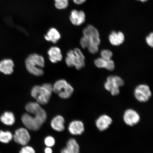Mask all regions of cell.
I'll list each match as a JSON object with an SVG mask.
<instances>
[{
  "label": "cell",
  "mask_w": 153,
  "mask_h": 153,
  "mask_svg": "<svg viewBox=\"0 0 153 153\" xmlns=\"http://www.w3.org/2000/svg\"><path fill=\"white\" fill-rule=\"evenodd\" d=\"M26 111L33 116L28 114H24L22 118V123L28 129L38 131L47 120L46 112L37 102L30 103L27 107Z\"/></svg>",
  "instance_id": "6da1fadb"
},
{
  "label": "cell",
  "mask_w": 153,
  "mask_h": 153,
  "mask_svg": "<svg viewBox=\"0 0 153 153\" xmlns=\"http://www.w3.org/2000/svg\"><path fill=\"white\" fill-rule=\"evenodd\" d=\"M53 92V85L45 83L42 85L33 86L31 89V95L39 104L45 105L48 103Z\"/></svg>",
  "instance_id": "7a4b0ae2"
},
{
  "label": "cell",
  "mask_w": 153,
  "mask_h": 153,
  "mask_svg": "<svg viewBox=\"0 0 153 153\" xmlns=\"http://www.w3.org/2000/svg\"><path fill=\"white\" fill-rule=\"evenodd\" d=\"M85 57L81 50L76 48L68 51L65 61L68 67H74L76 70H80L85 66Z\"/></svg>",
  "instance_id": "3957f363"
},
{
  "label": "cell",
  "mask_w": 153,
  "mask_h": 153,
  "mask_svg": "<svg viewBox=\"0 0 153 153\" xmlns=\"http://www.w3.org/2000/svg\"><path fill=\"white\" fill-rule=\"evenodd\" d=\"M74 91L73 87L64 79L57 80L53 85V92L62 99L69 98Z\"/></svg>",
  "instance_id": "277c9868"
},
{
  "label": "cell",
  "mask_w": 153,
  "mask_h": 153,
  "mask_svg": "<svg viewBox=\"0 0 153 153\" xmlns=\"http://www.w3.org/2000/svg\"><path fill=\"white\" fill-rule=\"evenodd\" d=\"M134 95L135 98L139 102H145L150 99L152 97V93L148 85L142 84L135 88Z\"/></svg>",
  "instance_id": "5b68a950"
},
{
  "label": "cell",
  "mask_w": 153,
  "mask_h": 153,
  "mask_svg": "<svg viewBox=\"0 0 153 153\" xmlns=\"http://www.w3.org/2000/svg\"><path fill=\"white\" fill-rule=\"evenodd\" d=\"M13 139L15 143L25 146L29 142L30 137L28 130L22 128L15 131Z\"/></svg>",
  "instance_id": "8992f818"
},
{
  "label": "cell",
  "mask_w": 153,
  "mask_h": 153,
  "mask_svg": "<svg viewBox=\"0 0 153 153\" xmlns=\"http://www.w3.org/2000/svg\"><path fill=\"white\" fill-rule=\"evenodd\" d=\"M45 61L44 57L37 53H31L28 55L25 61V65L34 68H43L45 66Z\"/></svg>",
  "instance_id": "52a82bcc"
},
{
  "label": "cell",
  "mask_w": 153,
  "mask_h": 153,
  "mask_svg": "<svg viewBox=\"0 0 153 153\" xmlns=\"http://www.w3.org/2000/svg\"><path fill=\"white\" fill-rule=\"evenodd\" d=\"M123 119L124 122L127 125L133 126L139 123L140 117L136 111L132 109H129L124 112Z\"/></svg>",
  "instance_id": "ba28073f"
},
{
  "label": "cell",
  "mask_w": 153,
  "mask_h": 153,
  "mask_svg": "<svg viewBox=\"0 0 153 153\" xmlns=\"http://www.w3.org/2000/svg\"><path fill=\"white\" fill-rule=\"evenodd\" d=\"M70 19L72 23L75 26H80L85 22V15L83 11L74 10L71 11Z\"/></svg>",
  "instance_id": "9c48e42d"
},
{
  "label": "cell",
  "mask_w": 153,
  "mask_h": 153,
  "mask_svg": "<svg viewBox=\"0 0 153 153\" xmlns=\"http://www.w3.org/2000/svg\"><path fill=\"white\" fill-rule=\"evenodd\" d=\"M112 123V120L109 116L104 114L99 117L96 121L97 128L100 131L108 129Z\"/></svg>",
  "instance_id": "30bf717a"
},
{
  "label": "cell",
  "mask_w": 153,
  "mask_h": 153,
  "mask_svg": "<svg viewBox=\"0 0 153 153\" xmlns=\"http://www.w3.org/2000/svg\"><path fill=\"white\" fill-rule=\"evenodd\" d=\"M14 64L11 59H6L0 62V72L5 75H10L14 71Z\"/></svg>",
  "instance_id": "8fae6325"
},
{
  "label": "cell",
  "mask_w": 153,
  "mask_h": 153,
  "mask_svg": "<svg viewBox=\"0 0 153 153\" xmlns=\"http://www.w3.org/2000/svg\"><path fill=\"white\" fill-rule=\"evenodd\" d=\"M70 133L73 135H80L85 131L84 124L80 120H75L71 122L68 127Z\"/></svg>",
  "instance_id": "7c38bea8"
},
{
  "label": "cell",
  "mask_w": 153,
  "mask_h": 153,
  "mask_svg": "<svg viewBox=\"0 0 153 153\" xmlns=\"http://www.w3.org/2000/svg\"><path fill=\"white\" fill-rule=\"evenodd\" d=\"M49 59L51 62L55 64L60 62L62 59V55L60 48L55 46L51 47L48 51Z\"/></svg>",
  "instance_id": "4fadbf2b"
},
{
  "label": "cell",
  "mask_w": 153,
  "mask_h": 153,
  "mask_svg": "<svg viewBox=\"0 0 153 153\" xmlns=\"http://www.w3.org/2000/svg\"><path fill=\"white\" fill-rule=\"evenodd\" d=\"M79 144L74 139H70L67 143L66 146L62 149L61 153H79Z\"/></svg>",
  "instance_id": "5bb4252c"
},
{
  "label": "cell",
  "mask_w": 153,
  "mask_h": 153,
  "mask_svg": "<svg viewBox=\"0 0 153 153\" xmlns=\"http://www.w3.org/2000/svg\"><path fill=\"white\" fill-rule=\"evenodd\" d=\"M108 39L112 45L119 46L124 43L125 41V36L121 32L114 31L109 36Z\"/></svg>",
  "instance_id": "9a60e30c"
},
{
  "label": "cell",
  "mask_w": 153,
  "mask_h": 153,
  "mask_svg": "<svg viewBox=\"0 0 153 153\" xmlns=\"http://www.w3.org/2000/svg\"><path fill=\"white\" fill-rule=\"evenodd\" d=\"M65 120L62 116L58 115L53 118L51 122V126L55 131H62L65 129Z\"/></svg>",
  "instance_id": "2e32d148"
},
{
  "label": "cell",
  "mask_w": 153,
  "mask_h": 153,
  "mask_svg": "<svg viewBox=\"0 0 153 153\" xmlns=\"http://www.w3.org/2000/svg\"><path fill=\"white\" fill-rule=\"evenodd\" d=\"M44 38L47 41L55 44L57 43L60 39L61 35L60 32L56 28H51L48 30Z\"/></svg>",
  "instance_id": "e0dca14e"
},
{
  "label": "cell",
  "mask_w": 153,
  "mask_h": 153,
  "mask_svg": "<svg viewBox=\"0 0 153 153\" xmlns=\"http://www.w3.org/2000/svg\"><path fill=\"white\" fill-rule=\"evenodd\" d=\"M0 121L5 125L12 126L15 121L14 115L12 112L5 111L0 116Z\"/></svg>",
  "instance_id": "ac0fdd59"
},
{
  "label": "cell",
  "mask_w": 153,
  "mask_h": 153,
  "mask_svg": "<svg viewBox=\"0 0 153 153\" xmlns=\"http://www.w3.org/2000/svg\"><path fill=\"white\" fill-rule=\"evenodd\" d=\"M83 33L84 37L90 39L91 38L100 37V34L97 29L92 25H89L84 28Z\"/></svg>",
  "instance_id": "d6986e66"
},
{
  "label": "cell",
  "mask_w": 153,
  "mask_h": 153,
  "mask_svg": "<svg viewBox=\"0 0 153 153\" xmlns=\"http://www.w3.org/2000/svg\"><path fill=\"white\" fill-rule=\"evenodd\" d=\"M13 138V135L10 131L0 130V142L6 144L10 142Z\"/></svg>",
  "instance_id": "ffe728a7"
},
{
  "label": "cell",
  "mask_w": 153,
  "mask_h": 153,
  "mask_svg": "<svg viewBox=\"0 0 153 153\" xmlns=\"http://www.w3.org/2000/svg\"><path fill=\"white\" fill-rule=\"evenodd\" d=\"M107 80L112 82L114 86L120 87L124 85V82L123 79L119 76H111L107 78Z\"/></svg>",
  "instance_id": "44dd1931"
},
{
  "label": "cell",
  "mask_w": 153,
  "mask_h": 153,
  "mask_svg": "<svg viewBox=\"0 0 153 153\" xmlns=\"http://www.w3.org/2000/svg\"><path fill=\"white\" fill-rule=\"evenodd\" d=\"M55 7L59 10L66 9L68 5L69 0H54Z\"/></svg>",
  "instance_id": "7402d4cb"
},
{
  "label": "cell",
  "mask_w": 153,
  "mask_h": 153,
  "mask_svg": "<svg viewBox=\"0 0 153 153\" xmlns=\"http://www.w3.org/2000/svg\"><path fill=\"white\" fill-rule=\"evenodd\" d=\"M113 55L112 51L108 49L103 50L101 52V57L106 61L111 60Z\"/></svg>",
  "instance_id": "603a6c76"
},
{
  "label": "cell",
  "mask_w": 153,
  "mask_h": 153,
  "mask_svg": "<svg viewBox=\"0 0 153 153\" xmlns=\"http://www.w3.org/2000/svg\"><path fill=\"white\" fill-rule=\"evenodd\" d=\"M106 60L101 58H97L94 61V64L96 66L99 68H105Z\"/></svg>",
  "instance_id": "cb8c5ba5"
},
{
  "label": "cell",
  "mask_w": 153,
  "mask_h": 153,
  "mask_svg": "<svg viewBox=\"0 0 153 153\" xmlns=\"http://www.w3.org/2000/svg\"><path fill=\"white\" fill-rule=\"evenodd\" d=\"M80 44L81 47L83 49L88 48V47L91 45V41L89 38L85 37H82L80 41Z\"/></svg>",
  "instance_id": "d4e9b609"
},
{
  "label": "cell",
  "mask_w": 153,
  "mask_h": 153,
  "mask_svg": "<svg viewBox=\"0 0 153 153\" xmlns=\"http://www.w3.org/2000/svg\"><path fill=\"white\" fill-rule=\"evenodd\" d=\"M55 140L51 136H48L45 140V143L47 147H51L54 146L55 144Z\"/></svg>",
  "instance_id": "484cf974"
},
{
  "label": "cell",
  "mask_w": 153,
  "mask_h": 153,
  "mask_svg": "<svg viewBox=\"0 0 153 153\" xmlns=\"http://www.w3.org/2000/svg\"><path fill=\"white\" fill-rule=\"evenodd\" d=\"M115 68V64L113 61L111 59V60L106 61V66L105 68L109 71H112L114 70Z\"/></svg>",
  "instance_id": "4316f807"
},
{
  "label": "cell",
  "mask_w": 153,
  "mask_h": 153,
  "mask_svg": "<svg viewBox=\"0 0 153 153\" xmlns=\"http://www.w3.org/2000/svg\"><path fill=\"white\" fill-rule=\"evenodd\" d=\"M19 153H36L35 151L32 147L25 146L21 149Z\"/></svg>",
  "instance_id": "83f0119b"
},
{
  "label": "cell",
  "mask_w": 153,
  "mask_h": 153,
  "mask_svg": "<svg viewBox=\"0 0 153 153\" xmlns=\"http://www.w3.org/2000/svg\"><path fill=\"white\" fill-rule=\"evenodd\" d=\"M98 46H99L91 44V45L88 47V49L90 53L92 54H95L99 51Z\"/></svg>",
  "instance_id": "f1b7e54d"
},
{
  "label": "cell",
  "mask_w": 153,
  "mask_h": 153,
  "mask_svg": "<svg viewBox=\"0 0 153 153\" xmlns=\"http://www.w3.org/2000/svg\"><path fill=\"white\" fill-rule=\"evenodd\" d=\"M153 34L152 32L149 35L147 36L146 38V41L147 44L151 47H153Z\"/></svg>",
  "instance_id": "f546056e"
},
{
  "label": "cell",
  "mask_w": 153,
  "mask_h": 153,
  "mask_svg": "<svg viewBox=\"0 0 153 153\" xmlns=\"http://www.w3.org/2000/svg\"><path fill=\"white\" fill-rule=\"evenodd\" d=\"M114 86L112 82L108 80H107V81L105 82L104 84V87L105 89L107 91H110Z\"/></svg>",
  "instance_id": "4dcf8cb0"
},
{
  "label": "cell",
  "mask_w": 153,
  "mask_h": 153,
  "mask_svg": "<svg viewBox=\"0 0 153 153\" xmlns=\"http://www.w3.org/2000/svg\"><path fill=\"white\" fill-rule=\"evenodd\" d=\"M90 40L91 44L93 45L99 46L101 43V40L99 37H94L91 38Z\"/></svg>",
  "instance_id": "1f68e13d"
},
{
  "label": "cell",
  "mask_w": 153,
  "mask_h": 153,
  "mask_svg": "<svg viewBox=\"0 0 153 153\" xmlns=\"http://www.w3.org/2000/svg\"><path fill=\"white\" fill-rule=\"evenodd\" d=\"M110 92L112 95H117L120 93V87L114 86Z\"/></svg>",
  "instance_id": "d6a6232c"
},
{
  "label": "cell",
  "mask_w": 153,
  "mask_h": 153,
  "mask_svg": "<svg viewBox=\"0 0 153 153\" xmlns=\"http://www.w3.org/2000/svg\"><path fill=\"white\" fill-rule=\"evenodd\" d=\"M73 1L76 4L80 5L85 3L86 0H73Z\"/></svg>",
  "instance_id": "836d02e7"
},
{
  "label": "cell",
  "mask_w": 153,
  "mask_h": 153,
  "mask_svg": "<svg viewBox=\"0 0 153 153\" xmlns=\"http://www.w3.org/2000/svg\"><path fill=\"white\" fill-rule=\"evenodd\" d=\"M45 153H53V151L50 147H47L45 148Z\"/></svg>",
  "instance_id": "e575fe53"
},
{
  "label": "cell",
  "mask_w": 153,
  "mask_h": 153,
  "mask_svg": "<svg viewBox=\"0 0 153 153\" xmlns=\"http://www.w3.org/2000/svg\"><path fill=\"white\" fill-rule=\"evenodd\" d=\"M137 1H140L141 2H144L147 1L148 0H137Z\"/></svg>",
  "instance_id": "d590c367"
}]
</instances>
